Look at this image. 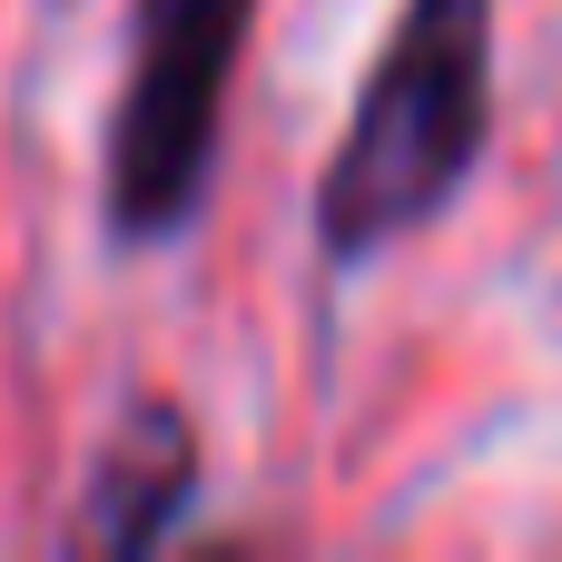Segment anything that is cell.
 Instances as JSON below:
<instances>
[{
  "label": "cell",
  "mask_w": 562,
  "mask_h": 562,
  "mask_svg": "<svg viewBox=\"0 0 562 562\" xmlns=\"http://www.w3.org/2000/svg\"><path fill=\"white\" fill-rule=\"evenodd\" d=\"M484 148H494V0H405L316 178L326 267H366L425 237L474 188Z\"/></svg>",
  "instance_id": "cell-1"
},
{
  "label": "cell",
  "mask_w": 562,
  "mask_h": 562,
  "mask_svg": "<svg viewBox=\"0 0 562 562\" xmlns=\"http://www.w3.org/2000/svg\"><path fill=\"white\" fill-rule=\"evenodd\" d=\"M198 425L178 395H128V415L109 425V445L89 454V494H79V524L69 543L109 562H148L158 543H178V524L198 514Z\"/></svg>",
  "instance_id": "cell-3"
},
{
  "label": "cell",
  "mask_w": 562,
  "mask_h": 562,
  "mask_svg": "<svg viewBox=\"0 0 562 562\" xmlns=\"http://www.w3.org/2000/svg\"><path fill=\"white\" fill-rule=\"evenodd\" d=\"M257 0H138L99 148V217L119 247H168L207 217L227 158V89Z\"/></svg>",
  "instance_id": "cell-2"
}]
</instances>
